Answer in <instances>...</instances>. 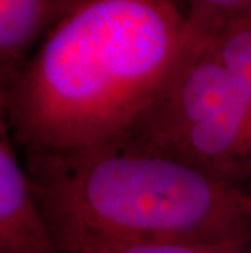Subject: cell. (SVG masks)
Masks as SVG:
<instances>
[{"mask_svg": "<svg viewBox=\"0 0 251 253\" xmlns=\"http://www.w3.org/2000/svg\"><path fill=\"white\" fill-rule=\"evenodd\" d=\"M197 41L175 0H85L2 85V121L25 155L117 142Z\"/></svg>", "mask_w": 251, "mask_h": 253, "instance_id": "1", "label": "cell"}, {"mask_svg": "<svg viewBox=\"0 0 251 253\" xmlns=\"http://www.w3.org/2000/svg\"><path fill=\"white\" fill-rule=\"evenodd\" d=\"M25 167L62 253L211 244L251 234L243 186L126 139L26 155Z\"/></svg>", "mask_w": 251, "mask_h": 253, "instance_id": "2", "label": "cell"}, {"mask_svg": "<svg viewBox=\"0 0 251 253\" xmlns=\"http://www.w3.org/2000/svg\"><path fill=\"white\" fill-rule=\"evenodd\" d=\"M18 145L0 123V253H62L35 196Z\"/></svg>", "mask_w": 251, "mask_h": 253, "instance_id": "3", "label": "cell"}, {"mask_svg": "<svg viewBox=\"0 0 251 253\" xmlns=\"http://www.w3.org/2000/svg\"><path fill=\"white\" fill-rule=\"evenodd\" d=\"M85 0H0V79L8 84L39 40Z\"/></svg>", "mask_w": 251, "mask_h": 253, "instance_id": "4", "label": "cell"}, {"mask_svg": "<svg viewBox=\"0 0 251 253\" xmlns=\"http://www.w3.org/2000/svg\"><path fill=\"white\" fill-rule=\"evenodd\" d=\"M206 41L227 71L251 91V15L232 20Z\"/></svg>", "mask_w": 251, "mask_h": 253, "instance_id": "5", "label": "cell"}, {"mask_svg": "<svg viewBox=\"0 0 251 253\" xmlns=\"http://www.w3.org/2000/svg\"><path fill=\"white\" fill-rule=\"evenodd\" d=\"M186 17L194 33L211 40L222 26L251 12V0H188Z\"/></svg>", "mask_w": 251, "mask_h": 253, "instance_id": "6", "label": "cell"}, {"mask_svg": "<svg viewBox=\"0 0 251 253\" xmlns=\"http://www.w3.org/2000/svg\"><path fill=\"white\" fill-rule=\"evenodd\" d=\"M111 253H251V234L222 242H211V244L136 247V249L117 250Z\"/></svg>", "mask_w": 251, "mask_h": 253, "instance_id": "7", "label": "cell"}, {"mask_svg": "<svg viewBox=\"0 0 251 253\" xmlns=\"http://www.w3.org/2000/svg\"><path fill=\"white\" fill-rule=\"evenodd\" d=\"M248 212H250V217H251V193L248 195Z\"/></svg>", "mask_w": 251, "mask_h": 253, "instance_id": "8", "label": "cell"}, {"mask_svg": "<svg viewBox=\"0 0 251 253\" xmlns=\"http://www.w3.org/2000/svg\"><path fill=\"white\" fill-rule=\"evenodd\" d=\"M250 15H251V12H250Z\"/></svg>", "mask_w": 251, "mask_h": 253, "instance_id": "9", "label": "cell"}]
</instances>
